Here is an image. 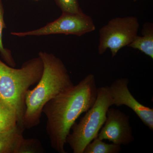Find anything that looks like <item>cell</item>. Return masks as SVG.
<instances>
[{
	"label": "cell",
	"instance_id": "obj_1",
	"mask_svg": "<svg viewBox=\"0 0 153 153\" xmlns=\"http://www.w3.org/2000/svg\"><path fill=\"white\" fill-rule=\"evenodd\" d=\"M97 94L95 76L90 74L44 105L43 113L47 118L46 131L53 149L59 153H66V138L71 127L80 115L93 106Z\"/></svg>",
	"mask_w": 153,
	"mask_h": 153
},
{
	"label": "cell",
	"instance_id": "obj_2",
	"mask_svg": "<svg viewBox=\"0 0 153 153\" xmlns=\"http://www.w3.org/2000/svg\"><path fill=\"white\" fill-rule=\"evenodd\" d=\"M44 63V71L36 87L27 91L23 127L30 129L39 124L44 105L49 100L74 85L66 66L52 53H38Z\"/></svg>",
	"mask_w": 153,
	"mask_h": 153
},
{
	"label": "cell",
	"instance_id": "obj_3",
	"mask_svg": "<svg viewBox=\"0 0 153 153\" xmlns=\"http://www.w3.org/2000/svg\"><path fill=\"white\" fill-rule=\"evenodd\" d=\"M44 68L39 56L24 62L19 68L11 67L0 59V98L16 110L18 125L22 128L25 96L30 87L39 82Z\"/></svg>",
	"mask_w": 153,
	"mask_h": 153
},
{
	"label": "cell",
	"instance_id": "obj_4",
	"mask_svg": "<svg viewBox=\"0 0 153 153\" xmlns=\"http://www.w3.org/2000/svg\"><path fill=\"white\" fill-rule=\"evenodd\" d=\"M113 105L108 86L97 88L94 104L78 123L73 124L66 138V143L73 153H83L85 146L97 137L105 121L107 111Z\"/></svg>",
	"mask_w": 153,
	"mask_h": 153
},
{
	"label": "cell",
	"instance_id": "obj_5",
	"mask_svg": "<svg viewBox=\"0 0 153 153\" xmlns=\"http://www.w3.org/2000/svg\"><path fill=\"white\" fill-rule=\"evenodd\" d=\"M140 24L136 17H117L110 20L99 30L98 52L101 55L109 49L112 57L128 46L138 35Z\"/></svg>",
	"mask_w": 153,
	"mask_h": 153
},
{
	"label": "cell",
	"instance_id": "obj_6",
	"mask_svg": "<svg viewBox=\"0 0 153 153\" xmlns=\"http://www.w3.org/2000/svg\"><path fill=\"white\" fill-rule=\"evenodd\" d=\"M95 30L93 19L84 13H62L58 19L48 23L44 27L24 32H11V35L17 37L43 36L53 34H64L80 36Z\"/></svg>",
	"mask_w": 153,
	"mask_h": 153
},
{
	"label": "cell",
	"instance_id": "obj_7",
	"mask_svg": "<svg viewBox=\"0 0 153 153\" xmlns=\"http://www.w3.org/2000/svg\"><path fill=\"white\" fill-rule=\"evenodd\" d=\"M130 117L119 109L109 108L103 126L97 137L115 144L126 146L134 140L129 123Z\"/></svg>",
	"mask_w": 153,
	"mask_h": 153
},
{
	"label": "cell",
	"instance_id": "obj_8",
	"mask_svg": "<svg viewBox=\"0 0 153 153\" xmlns=\"http://www.w3.org/2000/svg\"><path fill=\"white\" fill-rule=\"evenodd\" d=\"M129 80L127 78L116 79L108 86L113 105H126L134 111L145 126L153 130V108L140 103L128 89Z\"/></svg>",
	"mask_w": 153,
	"mask_h": 153
},
{
	"label": "cell",
	"instance_id": "obj_9",
	"mask_svg": "<svg viewBox=\"0 0 153 153\" xmlns=\"http://www.w3.org/2000/svg\"><path fill=\"white\" fill-rule=\"evenodd\" d=\"M25 129L17 125L9 130L0 132V153L42 152L43 148L38 140L24 137Z\"/></svg>",
	"mask_w": 153,
	"mask_h": 153
},
{
	"label": "cell",
	"instance_id": "obj_10",
	"mask_svg": "<svg viewBox=\"0 0 153 153\" xmlns=\"http://www.w3.org/2000/svg\"><path fill=\"white\" fill-rule=\"evenodd\" d=\"M141 36L137 35L127 47L138 49L153 59V24L146 22L143 24Z\"/></svg>",
	"mask_w": 153,
	"mask_h": 153
},
{
	"label": "cell",
	"instance_id": "obj_11",
	"mask_svg": "<svg viewBox=\"0 0 153 153\" xmlns=\"http://www.w3.org/2000/svg\"><path fill=\"white\" fill-rule=\"evenodd\" d=\"M18 123V116L16 110L0 98V132L13 128Z\"/></svg>",
	"mask_w": 153,
	"mask_h": 153
},
{
	"label": "cell",
	"instance_id": "obj_12",
	"mask_svg": "<svg viewBox=\"0 0 153 153\" xmlns=\"http://www.w3.org/2000/svg\"><path fill=\"white\" fill-rule=\"evenodd\" d=\"M121 150L120 145L106 143L97 137L85 146L83 153H119Z\"/></svg>",
	"mask_w": 153,
	"mask_h": 153
},
{
	"label": "cell",
	"instance_id": "obj_13",
	"mask_svg": "<svg viewBox=\"0 0 153 153\" xmlns=\"http://www.w3.org/2000/svg\"><path fill=\"white\" fill-rule=\"evenodd\" d=\"M4 10L2 0H0V55L6 64L11 67H15L16 63L12 52L10 49L5 48L3 44V31L5 29L6 25L4 19Z\"/></svg>",
	"mask_w": 153,
	"mask_h": 153
},
{
	"label": "cell",
	"instance_id": "obj_14",
	"mask_svg": "<svg viewBox=\"0 0 153 153\" xmlns=\"http://www.w3.org/2000/svg\"><path fill=\"white\" fill-rule=\"evenodd\" d=\"M62 13H81L83 11L79 6L78 0H54Z\"/></svg>",
	"mask_w": 153,
	"mask_h": 153
},
{
	"label": "cell",
	"instance_id": "obj_15",
	"mask_svg": "<svg viewBox=\"0 0 153 153\" xmlns=\"http://www.w3.org/2000/svg\"><path fill=\"white\" fill-rule=\"evenodd\" d=\"M137 1V0H134V1Z\"/></svg>",
	"mask_w": 153,
	"mask_h": 153
},
{
	"label": "cell",
	"instance_id": "obj_16",
	"mask_svg": "<svg viewBox=\"0 0 153 153\" xmlns=\"http://www.w3.org/2000/svg\"><path fill=\"white\" fill-rule=\"evenodd\" d=\"M34 1H39V0H34Z\"/></svg>",
	"mask_w": 153,
	"mask_h": 153
}]
</instances>
